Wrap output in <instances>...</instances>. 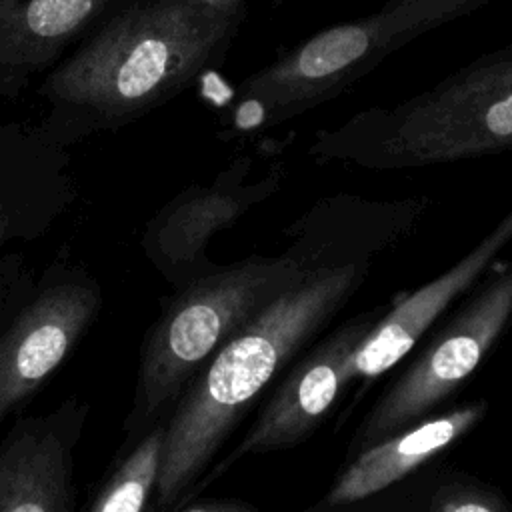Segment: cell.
<instances>
[{"label":"cell","mask_w":512,"mask_h":512,"mask_svg":"<svg viewBox=\"0 0 512 512\" xmlns=\"http://www.w3.org/2000/svg\"><path fill=\"white\" fill-rule=\"evenodd\" d=\"M428 208V196L366 198L304 276L206 360L166 416L156 510L178 508L254 404L362 290L376 258L416 232Z\"/></svg>","instance_id":"6da1fadb"},{"label":"cell","mask_w":512,"mask_h":512,"mask_svg":"<svg viewBox=\"0 0 512 512\" xmlns=\"http://www.w3.org/2000/svg\"><path fill=\"white\" fill-rule=\"evenodd\" d=\"M246 0H124L36 88L68 144L120 130L224 62Z\"/></svg>","instance_id":"7a4b0ae2"},{"label":"cell","mask_w":512,"mask_h":512,"mask_svg":"<svg viewBox=\"0 0 512 512\" xmlns=\"http://www.w3.org/2000/svg\"><path fill=\"white\" fill-rule=\"evenodd\" d=\"M366 198L338 192L320 198L282 234L276 254H250L174 288L160 316L144 334L124 438L132 444L164 420L184 386L206 360L266 304L290 288L350 226Z\"/></svg>","instance_id":"3957f363"},{"label":"cell","mask_w":512,"mask_h":512,"mask_svg":"<svg viewBox=\"0 0 512 512\" xmlns=\"http://www.w3.org/2000/svg\"><path fill=\"white\" fill-rule=\"evenodd\" d=\"M512 152V44L392 106L316 130L306 154L366 170H410Z\"/></svg>","instance_id":"277c9868"},{"label":"cell","mask_w":512,"mask_h":512,"mask_svg":"<svg viewBox=\"0 0 512 512\" xmlns=\"http://www.w3.org/2000/svg\"><path fill=\"white\" fill-rule=\"evenodd\" d=\"M490 0H386L376 12L320 30L246 76L220 118L228 136L282 126L340 96L414 38Z\"/></svg>","instance_id":"5b68a950"},{"label":"cell","mask_w":512,"mask_h":512,"mask_svg":"<svg viewBox=\"0 0 512 512\" xmlns=\"http://www.w3.org/2000/svg\"><path fill=\"white\" fill-rule=\"evenodd\" d=\"M440 320L404 356L402 370L356 426L344 458L434 414L472 380L512 328V260H496Z\"/></svg>","instance_id":"8992f818"},{"label":"cell","mask_w":512,"mask_h":512,"mask_svg":"<svg viewBox=\"0 0 512 512\" xmlns=\"http://www.w3.org/2000/svg\"><path fill=\"white\" fill-rule=\"evenodd\" d=\"M104 304L100 282L70 264L16 278L0 296V426L48 382Z\"/></svg>","instance_id":"52a82bcc"},{"label":"cell","mask_w":512,"mask_h":512,"mask_svg":"<svg viewBox=\"0 0 512 512\" xmlns=\"http://www.w3.org/2000/svg\"><path fill=\"white\" fill-rule=\"evenodd\" d=\"M386 308L388 304L368 308L306 346L270 386L256 418L236 446L204 472L178 508L188 498L202 494L242 458L290 450L306 442L352 386L354 356Z\"/></svg>","instance_id":"ba28073f"},{"label":"cell","mask_w":512,"mask_h":512,"mask_svg":"<svg viewBox=\"0 0 512 512\" xmlns=\"http://www.w3.org/2000/svg\"><path fill=\"white\" fill-rule=\"evenodd\" d=\"M254 168L256 156L244 150L210 182L180 190L146 222L140 248L172 288L210 272L216 266L208 258L210 240L280 192L288 172L282 156L270 160L258 174Z\"/></svg>","instance_id":"9c48e42d"},{"label":"cell","mask_w":512,"mask_h":512,"mask_svg":"<svg viewBox=\"0 0 512 512\" xmlns=\"http://www.w3.org/2000/svg\"><path fill=\"white\" fill-rule=\"evenodd\" d=\"M72 144L42 120L0 122V296L18 278V246L40 240L74 204Z\"/></svg>","instance_id":"30bf717a"},{"label":"cell","mask_w":512,"mask_h":512,"mask_svg":"<svg viewBox=\"0 0 512 512\" xmlns=\"http://www.w3.org/2000/svg\"><path fill=\"white\" fill-rule=\"evenodd\" d=\"M88 412V402L68 398L14 422L0 440V512L76 510L74 452Z\"/></svg>","instance_id":"8fae6325"},{"label":"cell","mask_w":512,"mask_h":512,"mask_svg":"<svg viewBox=\"0 0 512 512\" xmlns=\"http://www.w3.org/2000/svg\"><path fill=\"white\" fill-rule=\"evenodd\" d=\"M512 244V206L454 266L412 292L392 298L354 356L350 382L368 384L398 366L414 344L456 304Z\"/></svg>","instance_id":"7c38bea8"},{"label":"cell","mask_w":512,"mask_h":512,"mask_svg":"<svg viewBox=\"0 0 512 512\" xmlns=\"http://www.w3.org/2000/svg\"><path fill=\"white\" fill-rule=\"evenodd\" d=\"M490 402L476 398L446 412L430 414L344 458L328 490L310 512H332L374 500L418 470L434 464L488 416Z\"/></svg>","instance_id":"4fadbf2b"},{"label":"cell","mask_w":512,"mask_h":512,"mask_svg":"<svg viewBox=\"0 0 512 512\" xmlns=\"http://www.w3.org/2000/svg\"><path fill=\"white\" fill-rule=\"evenodd\" d=\"M124 0H0V96H20Z\"/></svg>","instance_id":"5bb4252c"},{"label":"cell","mask_w":512,"mask_h":512,"mask_svg":"<svg viewBox=\"0 0 512 512\" xmlns=\"http://www.w3.org/2000/svg\"><path fill=\"white\" fill-rule=\"evenodd\" d=\"M434 464L382 492V506L422 512H512L510 498L496 484L466 470Z\"/></svg>","instance_id":"9a60e30c"},{"label":"cell","mask_w":512,"mask_h":512,"mask_svg":"<svg viewBox=\"0 0 512 512\" xmlns=\"http://www.w3.org/2000/svg\"><path fill=\"white\" fill-rule=\"evenodd\" d=\"M166 418L138 436L92 494L88 512H140L154 498L164 454Z\"/></svg>","instance_id":"2e32d148"},{"label":"cell","mask_w":512,"mask_h":512,"mask_svg":"<svg viewBox=\"0 0 512 512\" xmlns=\"http://www.w3.org/2000/svg\"><path fill=\"white\" fill-rule=\"evenodd\" d=\"M178 512H258V508L242 498L196 494L188 498Z\"/></svg>","instance_id":"e0dca14e"}]
</instances>
